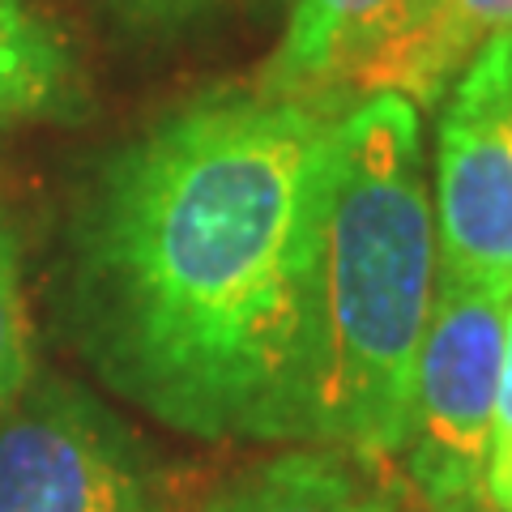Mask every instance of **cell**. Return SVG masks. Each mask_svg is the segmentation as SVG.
<instances>
[{"label": "cell", "mask_w": 512, "mask_h": 512, "mask_svg": "<svg viewBox=\"0 0 512 512\" xmlns=\"http://www.w3.org/2000/svg\"><path fill=\"white\" fill-rule=\"evenodd\" d=\"M146 508L124 431L73 384L35 380L0 410V512Z\"/></svg>", "instance_id": "cell-6"}, {"label": "cell", "mask_w": 512, "mask_h": 512, "mask_svg": "<svg viewBox=\"0 0 512 512\" xmlns=\"http://www.w3.org/2000/svg\"><path fill=\"white\" fill-rule=\"evenodd\" d=\"M248 5H256V9H278L282 0H248Z\"/></svg>", "instance_id": "cell-13"}, {"label": "cell", "mask_w": 512, "mask_h": 512, "mask_svg": "<svg viewBox=\"0 0 512 512\" xmlns=\"http://www.w3.org/2000/svg\"><path fill=\"white\" fill-rule=\"evenodd\" d=\"M137 13H150V18H184V13L205 9L210 0H128Z\"/></svg>", "instance_id": "cell-12"}, {"label": "cell", "mask_w": 512, "mask_h": 512, "mask_svg": "<svg viewBox=\"0 0 512 512\" xmlns=\"http://www.w3.org/2000/svg\"><path fill=\"white\" fill-rule=\"evenodd\" d=\"M333 120L222 90L103 163L73 231L77 338L158 423L295 444Z\"/></svg>", "instance_id": "cell-1"}, {"label": "cell", "mask_w": 512, "mask_h": 512, "mask_svg": "<svg viewBox=\"0 0 512 512\" xmlns=\"http://www.w3.org/2000/svg\"><path fill=\"white\" fill-rule=\"evenodd\" d=\"M436 299V210L419 107L376 94L325 150L295 444L402 457L414 359Z\"/></svg>", "instance_id": "cell-2"}, {"label": "cell", "mask_w": 512, "mask_h": 512, "mask_svg": "<svg viewBox=\"0 0 512 512\" xmlns=\"http://www.w3.org/2000/svg\"><path fill=\"white\" fill-rule=\"evenodd\" d=\"M508 299L436 282L414 359L406 466L431 512H495L487 457L504 363Z\"/></svg>", "instance_id": "cell-4"}, {"label": "cell", "mask_w": 512, "mask_h": 512, "mask_svg": "<svg viewBox=\"0 0 512 512\" xmlns=\"http://www.w3.org/2000/svg\"><path fill=\"white\" fill-rule=\"evenodd\" d=\"M487 495L495 512H512V299H508V320H504V363H500V393H495Z\"/></svg>", "instance_id": "cell-10"}, {"label": "cell", "mask_w": 512, "mask_h": 512, "mask_svg": "<svg viewBox=\"0 0 512 512\" xmlns=\"http://www.w3.org/2000/svg\"><path fill=\"white\" fill-rule=\"evenodd\" d=\"M444 5H448V18H453L461 47L470 56L487 35L512 26V0H444Z\"/></svg>", "instance_id": "cell-11"}, {"label": "cell", "mask_w": 512, "mask_h": 512, "mask_svg": "<svg viewBox=\"0 0 512 512\" xmlns=\"http://www.w3.org/2000/svg\"><path fill=\"white\" fill-rule=\"evenodd\" d=\"M30 376H35V359H30V320L22 299V265L13 231L0 218V410L18 397Z\"/></svg>", "instance_id": "cell-9"}, {"label": "cell", "mask_w": 512, "mask_h": 512, "mask_svg": "<svg viewBox=\"0 0 512 512\" xmlns=\"http://www.w3.org/2000/svg\"><path fill=\"white\" fill-rule=\"evenodd\" d=\"M376 466L325 444L286 448L227 483L205 512H402Z\"/></svg>", "instance_id": "cell-7"}, {"label": "cell", "mask_w": 512, "mask_h": 512, "mask_svg": "<svg viewBox=\"0 0 512 512\" xmlns=\"http://www.w3.org/2000/svg\"><path fill=\"white\" fill-rule=\"evenodd\" d=\"M137 512H150V508H137Z\"/></svg>", "instance_id": "cell-14"}, {"label": "cell", "mask_w": 512, "mask_h": 512, "mask_svg": "<svg viewBox=\"0 0 512 512\" xmlns=\"http://www.w3.org/2000/svg\"><path fill=\"white\" fill-rule=\"evenodd\" d=\"M77 99L73 56L26 0H0V124L60 116Z\"/></svg>", "instance_id": "cell-8"}, {"label": "cell", "mask_w": 512, "mask_h": 512, "mask_svg": "<svg viewBox=\"0 0 512 512\" xmlns=\"http://www.w3.org/2000/svg\"><path fill=\"white\" fill-rule=\"evenodd\" d=\"M436 282L512 299V26L453 77L436 146Z\"/></svg>", "instance_id": "cell-5"}, {"label": "cell", "mask_w": 512, "mask_h": 512, "mask_svg": "<svg viewBox=\"0 0 512 512\" xmlns=\"http://www.w3.org/2000/svg\"><path fill=\"white\" fill-rule=\"evenodd\" d=\"M466 60L444 0H291L256 90L325 116H346L376 94L427 107Z\"/></svg>", "instance_id": "cell-3"}]
</instances>
